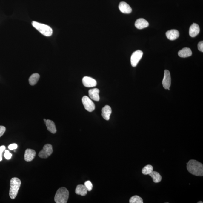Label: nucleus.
Here are the masks:
<instances>
[{
	"mask_svg": "<svg viewBox=\"0 0 203 203\" xmlns=\"http://www.w3.org/2000/svg\"><path fill=\"white\" fill-rule=\"evenodd\" d=\"M188 172L195 176H203V165L201 162L194 159H191L187 164Z\"/></svg>",
	"mask_w": 203,
	"mask_h": 203,
	"instance_id": "1",
	"label": "nucleus"
},
{
	"mask_svg": "<svg viewBox=\"0 0 203 203\" xmlns=\"http://www.w3.org/2000/svg\"><path fill=\"white\" fill-rule=\"evenodd\" d=\"M21 185V181L18 178H13L10 180L9 195L10 198L14 199L16 197Z\"/></svg>",
	"mask_w": 203,
	"mask_h": 203,
	"instance_id": "2",
	"label": "nucleus"
},
{
	"mask_svg": "<svg viewBox=\"0 0 203 203\" xmlns=\"http://www.w3.org/2000/svg\"><path fill=\"white\" fill-rule=\"evenodd\" d=\"M69 197V191L66 188L63 187L58 190L54 198L56 203H67Z\"/></svg>",
	"mask_w": 203,
	"mask_h": 203,
	"instance_id": "3",
	"label": "nucleus"
},
{
	"mask_svg": "<svg viewBox=\"0 0 203 203\" xmlns=\"http://www.w3.org/2000/svg\"><path fill=\"white\" fill-rule=\"evenodd\" d=\"M32 24L33 27L46 37H50L53 33V30L51 27L46 24H40L36 21H33Z\"/></svg>",
	"mask_w": 203,
	"mask_h": 203,
	"instance_id": "4",
	"label": "nucleus"
},
{
	"mask_svg": "<svg viewBox=\"0 0 203 203\" xmlns=\"http://www.w3.org/2000/svg\"><path fill=\"white\" fill-rule=\"evenodd\" d=\"M53 152V146L50 144L45 145L42 150L39 153V156L42 159H46L52 154Z\"/></svg>",
	"mask_w": 203,
	"mask_h": 203,
	"instance_id": "5",
	"label": "nucleus"
},
{
	"mask_svg": "<svg viewBox=\"0 0 203 203\" xmlns=\"http://www.w3.org/2000/svg\"><path fill=\"white\" fill-rule=\"evenodd\" d=\"M143 55V52L139 50H136L133 53L130 58V63L132 66L135 67L137 66Z\"/></svg>",
	"mask_w": 203,
	"mask_h": 203,
	"instance_id": "6",
	"label": "nucleus"
},
{
	"mask_svg": "<svg viewBox=\"0 0 203 203\" xmlns=\"http://www.w3.org/2000/svg\"><path fill=\"white\" fill-rule=\"evenodd\" d=\"M82 102L85 110L87 111L91 112L95 110V104L89 97L84 96L82 98Z\"/></svg>",
	"mask_w": 203,
	"mask_h": 203,
	"instance_id": "7",
	"label": "nucleus"
},
{
	"mask_svg": "<svg viewBox=\"0 0 203 203\" xmlns=\"http://www.w3.org/2000/svg\"><path fill=\"white\" fill-rule=\"evenodd\" d=\"M171 83L170 72L168 70H165L164 76L162 81V84L165 89L170 90Z\"/></svg>",
	"mask_w": 203,
	"mask_h": 203,
	"instance_id": "8",
	"label": "nucleus"
},
{
	"mask_svg": "<svg viewBox=\"0 0 203 203\" xmlns=\"http://www.w3.org/2000/svg\"><path fill=\"white\" fill-rule=\"evenodd\" d=\"M82 83L87 87H93L96 86L97 82L93 78L88 76H85L82 80Z\"/></svg>",
	"mask_w": 203,
	"mask_h": 203,
	"instance_id": "9",
	"label": "nucleus"
},
{
	"mask_svg": "<svg viewBox=\"0 0 203 203\" xmlns=\"http://www.w3.org/2000/svg\"><path fill=\"white\" fill-rule=\"evenodd\" d=\"M36 156V152L33 149H27L25 150L24 155V159L26 162H31L34 159Z\"/></svg>",
	"mask_w": 203,
	"mask_h": 203,
	"instance_id": "10",
	"label": "nucleus"
},
{
	"mask_svg": "<svg viewBox=\"0 0 203 203\" xmlns=\"http://www.w3.org/2000/svg\"><path fill=\"white\" fill-rule=\"evenodd\" d=\"M119 9L120 11L124 14H130L131 13L132 10L131 7L127 3L122 2L119 6Z\"/></svg>",
	"mask_w": 203,
	"mask_h": 203,
	"instance_id": "11",
	"label": "nucleus"
},
{
	"mask_svg": "<svg viewBox=\"0 0 203 203\" xmlns=\"http://www.w3.org/2000/svg\"><path fill=\"white\" fill-rule=\"evenodd\" d=\"M135 25L137 29L141 30L148 27L149 24L144 19L140 18L136 20Z\"/></svg>",
	"mask_w": 203,
	"mask_h": 203,
	"instance_id": "12",
	"label": "nucleus"
},
{
	"mask_svg": "<svg viewBox=\"0 0 203 203\" xmlns=\"http://www.w3.org/2000/svg\"><path fill=\"white\" fill-rule=\"evenodd\" d=\"M200 27L198 24L194 23L189 29V35L192 37H195L199 34Z\"/></svg>",
	"mask_w": 203,
	"mask_h": 203,
	"instance_id": "13",
	"label": "nucleus"
},
{
	"mask_svg": "<svg viewBox=\"0 0 203 203\" xmlns=\"http://www.w3.org/2000/svg\"><path fill=\"white\" fill-rule=\"evenodd\" d=\"M166 36L169 40H174L179 37V33L178 30H172L167 32Z\"/></svg>",
	"mask_w": 203,
	"mask_h": 203,
	"instance_id": "14",
	"label": "nucleus"
},
{
	"mask_svg": "<svg viewBox=\"0 0 203 203\" xmlns=\"http://www.w3.org/2000/svg\"><path fill=\"white\" fill-rule=\"evenodd\" d=\"M99 90L98 88H94V89L90 90L88 91L89 96L91 99L94 101H99L100 100L99 96Z\"/></svg>",
	"mask_w": 203,
	"mask_h": 203,
	"instance_id": "15",
	"label": "nucleus"
},
{
	"mask_svg": "<svg viewBox=\"0 0 203 203\" xmlns=\"http://www.w3.org/2000/svg\"><path fill=\"white\" fill-rule=\"evenodd\" d=\"M111 113L112 110L111 107L107 105L102 108V114L104 119L106 120H109Z\"/></svg>",
	"mask_w": 203,
	"mask_h": 203,
	"instance_id": "16",
	"label": "nucleus"
},
{
	"mask_svg": "<svg viewBox=\"0 0 203 203\" xmlns=\"http://www.w3.org/2000/svg\"><path fill=\"white\" fill-rule=\"evenodd\" d=\"M178 54L180 57L186 58L191 56L192 54V53L189 48L185 47L179 50Z\"/></svg>",
	"mask_w": 203,
	"mask_h": 203,
	"instance_id": "17",
	"label": "nucleus"
},
{
	"mask_svg": "<svg viewBox=\"0 0 203 203\" xmlns=\"http://www.w3.org/2000/svg\"><path fill=\"white\" fill-rule=\"evenodd\" d=\"M87 190L84 185H79L76 187L75 193L78 195L84 196L87 193Z\"/></svg>",
	"mask_w": 203,
	"mask_h": 203,
	"instance_id": "18",
	"label": "nucleus"
},
{
	"mask_svg": "<svg viewBox=\"0 0 203 203\" xmlns=\"http://www.w3.org/2000/svg\"><path fill=\"white\" fill-rule=\"evenodd\" d=\"M47 130L53 134H55L56 132V125L54 122L50 120H46L45 122Z\"/></svg>",
	"mask_w": 203,
	"mask_h": 203,
	"instance_id": "19",
	"label": "nucleus"
},
{
	"mask_svg": "<svg viewBox=\"0 0 203 203\" xmlns=\"http://www.w3.org/2000/svg\"><path fill=\"white\" fill-rule=\"evenodd\" d=\"M149 175L152 178L153 182L156 183L160 182L162 181V176L159 174V172H156V171H152Z\"/></svg>",
	"mask_w": 203,
	"mask_h": 203,
	"instance_id": "20",
	"label": "nucleus"
},
{
	"mask_svg": "<svg viewBox=\"0 0 203 203\" xmlns=\"http://www.w3.org/2000/svg\"><path fill=\"white\" fill-rule=\"evenodd\" d=\"M40 78V75L38 73H35L33 74L30 77L29 79V83L31 85H34L38 82Z\"/></svg>",
	"mask_w": 203,
	"mask_h": 203,
	"instance_id": "21",
	"label": "nucleus"
},
{
	"mask_svg": "<svg viewBox=\"0 0 203 203\" xmlns=\"http://www.w3.org/2000/svg\"><path fill=\"white\" fill-rule=\"evenodd\" d=\"M153 171V166L150 165H147L142 169V173L143 175H149Z\"/></svg>",
	"mask_w": 203,
	"mask_h": 203,
	"instance_id": "22",
	"label": "nucleus"
},
{
	"mask_svg": "<svg viewBox=\"0 0 203 203\" xmlns=\"http://www.w3.org/2000/svg\"><path fill=\"white\" fill-rule=\"evenodd\" d=\"M130 203H143L142 199L138 196L136 195L132 197L130 199Z\"/></svg>",
	"mask_w": 203,
	"mask_h": 203,
	"instance_id": "23",
	"label": "nucleus"
},
{
	"mask_svg": "<svg viewBox=\"0 0 203 203\" xmlns=\"http://www.w3.org/2000/svg\"><path fill=\"white\" fill-rule=\"evenodd\" d=\"M84 185L86 187V188L88 191H90L92 190L93 188V184H92L91 183V181H86V182L84 183Z\"/></svg>",
	"mask_w": 203,
	"mask_h": 203,
	"instance_id": "24",
	"label": "nucleus"
},
{
	"mask_svg": "<svg viewBox=\"0 0 203 203\" xmlns=\"http://www.w3.org/2000/svg\"><path fill=\"white\" fill-rule=\"evenodd\" d=\"M12 155L10 153V152L8 150H5V154H4V156L6 159H11L12 157Z\"/></svg>",
	"mask_w": 203,
	"mask_h": 203,
	"instance_id": "25",
	"label": "nucleus"
},
{
	"mask_svg": "<svg viewBox=\"0 0 203 203\" xmlns=\"http://www.w3.org/2000/svg\"><path fill=\"white\" fill-rule=\"evenodd\" d=\"M5 146H0V162L2 160V154L3 152L5 150Z\"/></svg>",
	"mask_w": 203,
	"mask_h": 203,
	"instance_id": "26",
	"label": "nucleus"
},
{
	"mask_svg": "<svg viewBox=\"0 0 203 203\" xmlns=\"http://www.w3.org/2000/svg\"><path fill=\"white\" fill-rule=\"evenodd\" d=\"M6 130V128L5 127L3 126H0V137L3 135Z\"/></svg>",
	"mask_w": 203,
	"mask_h": 203,
	"instance_id": "27",
	"label": "nucleus"
},
{
	"mask_svg": "<svg viewBox=\"0 0 203 203\" xmlns=\"http://www.w3.org/2000/svg\"><path fill=\"white\" fill-rule=\"evenodd\" d=\"M17 144H15V143L10 144V145L8 146V149L10 150H14V149H17Z\"/></svg>",
	"mask_w": 203,
	"mask_h": 203,
	"instance_id": "28",
	"label": "nucleus"
},
{
	"mask_svg": "<svg viewBox=\"0 0 203 203\" xmlns=\"http://www.w3.org/2000/svg\"><path fill=\"white\" fill-rule=\"evenodd\" d=\"M198 50L202 52H203V41H200L198 44Z\"/></svg>",
	"mask_w": 203,
	"mask_h": 203,
	"instance_id": "29",
	"label": "nucleus"
},
{
	"mask_svg": "<svg viewBox=\"0 0 203 203\" xmlns=\"http://www.w3.org/2000/svg\"><path fill=\"white\" fill-rule=\"evenodd\" d=\"M198 203H203V202L202 201H199L198 202Z\"/></svg>",
	"mask_w": 203,
	"mask_h": 203,
	"instance_id": "30",
	"label": "nucleus"
},
{
	"mask_svg": "<svg viewBox=\"0 0 203 203\" xmlns=\"http://www.w3.org/2000/svg\"><path fill=\"white\" fill-rule=\"evenodd\" d=\"M44 121L45 122V123L46 122V119H44Z\"/></svg>",
	"mask_w": 203,
	"mask_h": 203,
	"instance_id": "31",
	"label": "nucleus"
}]
</instances>
